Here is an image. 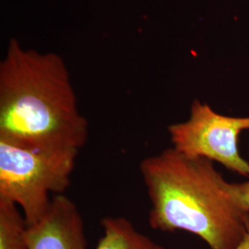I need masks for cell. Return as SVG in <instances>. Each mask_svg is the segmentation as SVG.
I'll list each match as a JSON object with an SVG mask.
<instances>
[{
	"label": "cell",
	"instance_id": "5",
	"mask_svg": "<svg viewBox=\"0 0 249 249\" xmlns=\"http://www.w3.org/2000/svg\"><path fill=\"white\" fill-rule=\"evenodd\" d=\"M27 235L30 249H87L80 210L64 194L53 196L45 217L28 226Z\"/></svg>",
	"mask_w": 249,
	"mask_h": 249
},
{
	"label": "cell",
	"instance_id": "1",
	"mask_svg": "<svg viewBox=\"0 0 249 249\" xmlns=\"http://www.w3.org/2000/svg\"><path fill=\"white\" fill-rule=\"evenodd\" d=\"M140 172L151 203L152 229L191 232L210 249L239 246L249 230V211L213 161L172 147L144 158Z\"/></svg>",
	"mask_w": 249,
	"mask_h": 249
},
{
	"label": "cell",
	"instance_id": "3",
	"mask_svg": "<svg viewBox=\"0 0 249 249\" xmlns=\"http://www.w3.org/2000/svg\"><path fill=\"white\" fill-rule=\"evenodd\" d=\"M80 151L32 148L0 140V200L16 205L28 226L45 217L71 183Z\"/></svg>",
	"mask_w": 249,
	"mask_h": 249
},
{
	"label": "cell",
	"instance_id": "9",
	"mask_svg": "<svg viewBox=\"0 0 249 249\" xmlns=\"http://www.w3.org/2000/svg\"><path fill=\"white\" fill-rule=\"evenodd\" d=\"M234 249H249V227L247 234L245 235L244 239L239 244V246Z\"/></svg>",
	"mask_w": 249,
	"mask_h": 249
},
{
	"label": "cell",
	"instance_id": "7",
	"mask_svg": "<svg viewBox=\"0 0 249 249\" xmlns=\"http://www.w3.org/2000/svg\"><path fill=\"white\" fill-rule=\"evenodd\" d=\"M28 224L18 207L0 200V249H30Z\"/></svg>",
	"mask_w": 249,
	"mask_h": 249
},
{
	"label": "cell",
	"instance_id": "2",
	"mask_svg": "<svg viewBox=\"0 0 249 249\" xmlns=\"http://www.w3.org/2000/svg\"><path fill=\"white\" fill-rule=\"evenodd\" d=\"M88 136V121L79 111L62 58L25 50L11 39L0 64V140L80 151Z\"/></svg>",
	"mask_w": 249,
	"mask_h": 249
},
{
	"label": "cell",
	"instance_id": "8",
	"mask_svg": "<svg viewBox=\"0 0 249 249\" xmlns=\"http://www.w3.org/2000/svg\"><path fill=\"white\" fill-rule=\"evenodd\" d=\"M232 193L240 200L249 213V181L244 183H231Z\"/></svg>",
	"mask_w": 249,
	"mask_h": 249
},
{
	"label": "cell",
	"instance_id": "6",
	"mask_svg": "<svg viewBox=\"0 0 249 249\" xmlns=\"http://www.w3.org/2000/svg\"><path fill=\"white\" fill-rule=\"evenodd\" d=\"M101 225L103 235L94 249H165L124 217H105Z\"/></svg>",
	"mask_w": 249,
	"mask_h": 249
},
{
	"label": "cell",
	"instance_id": "4",
	"mask_svg": "<svg viewBox=\"0 0 249 249\" xmlns=\"http://www.w3.org/2000/svg\"><path fill=\"white\" fill-rule=\"evenodd\" d=\"M173 148L187 156L217 161L232 173L249 178V162L238 151V138L249 130V116L221 115L195 100L188 119L167 127Z\"/></svg>",
	"mask_w": 249,
	"mask_h": 249
}]
</instances>
